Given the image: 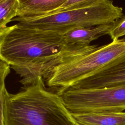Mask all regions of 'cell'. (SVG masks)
Returning <instances> with one entry per match:
<instances>
[{"label": "cell", "mask_w": 125, "mask_h": 125, "mask_svg": "<svg viewBox=\"0 0 125 125\" xmlns=\"http://www.w3.org/2000/svg\"><path fill=\"white\" fill-rule=\"evenodd\" d=\"M67 45L63 34L16 24L0 36V60L20 76L25 87L43 78L47 64Z\"/></svg>", "instance_id": "1"}, {"label": "cell", "mask_w": 125, "mask_h": 125, "mask_svg": "<svg viewBox=\"0 0 125 125\" xmlns=\"http://www.w3.org/2000/svg\"><path fill=\"white\" fill-rule=\"evenodd\" d=\"M80 125H125V112L74 113Z\"/></svg>", "instance_id": "9"}, {"label": "cell", "mask_w": 125, "mask_h": 125, "mask_svg": "<svg viewBox=\"0 0 125 125\" xmlns=\"http://www.w3.org/2000/svg\"><path fill=\"white\" fill-rule=\"evenodd\" d=\"M67 0H18L17 17L29 18L51 14Z\"/></svg>", "instance_id": "8"}, {"label": "cell", "mask_w": 125, "mask_h": 125, "mask_svg": "<svg viewBox=\"0 0 125 125\" xmlns=\"http://www.w3.org/2000/svg\"><path fill=\"white\" fill-rule=\"evenodd\" d=\"M123 15L122 7L115 5L111 0H104L99 4L88 7L33 18L16 17L12 21H18L16 24L19 26L63 34L77 27L111 24Z\"/></svg>", "instance_id": "4"}, {"label": "cell", "mask_w": 125, "mask_h": 125, "mask_svg": "<svg viewBox=\"0 0 125 125\" xmlns=\"http://www.w3.org/2000/svg\"><path fill=\"white\" fill-rule=\"evenodd\" d=\"M19 7L18 0H0V36L9 28L7 24L17 16Z\"/></svg>", "instance_id": "10"}, {"label": "cell", "mask_w": 125, "mask_h": 125, "mask_svg": "<svg viewBox=\"0 0 125 125\" xmlns=\"http://www.w3.org/2000/svg\"><path fill=\"white\" fill-rule=\"evenodd\" d=\"M10 65L0 60V125H4V108L8 91L5 86V79L10 71Z\"/></svg>", "instance_id": "11"}, {"label": "cell", "mask_w": 125, "mask_h": 125, "mask_svg": "<svg viewBox=\"0 0 125 125\" xmlns=\"http://www.w3.org/2000/svg\"><path fill=\"white\" fill-rule=\"evenodd\" d=\"M123 84H125V58L105 67L69 87L95 89Z\"/></svg>", "instance_id": "6"}, {"label": "cell", "mask_w": 125, "mask_h": 125, "mask_svg": "<svg viewBox=\"0 0 125 125\" xmlns=\"http://www.w3.org/2000/svg\"><path fill=\"white\" fill-rule=\"evenodd\" d=\"M104 0H67L60 7L51 14L61 11L88 7L99 4Z\"/></svg>", "instance_id": "12"}, {"label": "cell", "mask_w": 125, "mask_h": 125, "mask_svg": "<svg viewBox=\"0 0 125 125\" xmlns=\"http://www.w3.org/2000/svg\"><path fill=\"white\" fill-rule=\"evenodd\" d=\"M111 24L92 27H77L63 34L67 44L81 45H90V43L101 36L108 35Z\"/></svg>", "instance_id": "7"}, {"label": "cell", "mask_w": 125, "mask_h": 125, "mask_svg": "<svg viewBox=\"0 0 125 125\" xmlns=\"http://www.w3.org/2000/svg\"><path fill=\"white\" fill-rule=\"evenodd\" d=\"M125 58V38L102 45L67 44L47 64L43 79L56 92Z\"/></svg>", "instance_id": "2"}, {"label": "cell", "mask_w": 125, "mask_h": 125, "mask_svg": "<svg viewBox=\"0 0 125 125\" xmlns=\"http://www.w3.org/2000/svg\"><path fill=\"white\" fill-rule=\"evenodd\" d=\"M108 35L112 41L118 40L125 36V15L112 23Z\"/></svg>", "instance_id": "13"}, {"label": "cell", "mask_w": 125, "mask_h": 125, "mask_svg": "<svg viewBox=\"0 0 125 125\" xmlns=\"http://www.w3.org/2000/svg\"><path fill=\"white\" fill-rule=\"evenodd\" d=\"M4 125H80L60 94L45 86L39 77L15 93L7 92Z\"/></svg>", "instance_id": "3"}, {"label": "cell", "mask_w": 125, "mask_h": 125, "mask_svg": "<svg viewBox=\"0 0 125 125\" xmlns=\"http://www.w3.org/2000/svg\"><path fill=\"white\" fill-rule=\"evenodd\" d=\"M57 93L72 114L125 110V84L95 89L68 87Z\"/></svg>", "instance_id": "5"}]
</instances>
